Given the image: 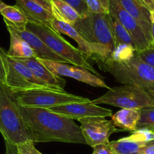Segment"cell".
Segmentation results:
<instances>
[{"mask_svg":"<svg viewBox=\"0 0 154 154\" xmlns=\"http://www.w3.org/2000/svg\"><path fill=\"white\" fill-rule=\"evenodd\" d=\"M122 7L141 25L149 42H152L151 14L141 0H118Z\"/></svg>","mask_w":154,"mask_h":154,"instance_id":"15","label":"cell"},{"mask_svg":"<svg viewBox=\"0 0 154 154\" xmlns=\"http://www.w3.org/2000/svg\"><path fill=\"white\" fill-rule=\"evenodd\" d=\"M96 105H108L128 109H141L154 105V96L148 92L132 86L110 88L103 96L92 101Z\"/></svg>","mask_w":154,"mask_h":154,"instance_id":"7","label":"cell"},{"mask_svg":"<svg viewBox=\"0 0 154 154\" xmlns=\"http://www.w3.org/2000/svg\"><path fill=\"white\" fill-rule=\"evenodd\" d=\"M51 28L55 29L59 33H63V34H65L70 37L71 38L74 39L78 43V49L84 55L87 56V58H90L92 56L96 55V54H97L96 46L93 44L87 42L78 32V30L71 24L54 19L52 23H51Z\"/></svg>","mask_w":154,"mask_h":154,"instance_id":"16","label":"cell"},{"mask_svg":"<svg viewBox=\"0 0 154 154\" xmlns=\"http://www.w3.org/2000/svg\"><path fill=\"white\" fill-rule=\"evenodd\" d=\"M51 14L54 19L73 26L81 18L75 9L63 0H51Z\"/></svg>","mask_w":154,"mask_h":154,"instance_id":"19","label":"cell"},{"mask_svg":"<svg viewBox=\"0 0 154 154\" xmlns=\"http://www.w3.org/2000/svg\"><path fill=\"white\" fill-rule=\"evenodd\" d=\"M140 118V109L122 108L111 116V120L115 126L123 131L135 132Z\"/></svg>","mask_w":154,"mask_h":154,"instance_id":"18","label":"cell"},{"mask_svg":"<svg viewBox=\"0 0 154 154\" xmlns=\"http://www.w3.org/2000/svg\"><path fill=\"white\" fill-rule=\"evenodd\" d=\"M0 57L2 60L5 72V87L11 93L51 88L38 79L30 69L20 60L8 55L2 47H0Z\"/></svg>","mask_w":154,"mask_h":154,"instance_id":"6","label":"cell"},{"mask_svg":"<svg viewBox=\"0 0 154 154\" xmlns=\"http://www.w3.org/2000/svg\"><path fill=\"white\" fill-rule=\"evenodd\" d=\"M108 11L110 16L118 21L129 33L133 41L135 52L142 51L149 46L150 42L146 37L142 27L122 7L118 0H110Z\"/></svg>","mask_w":154,"mask_h":154,"instance_id":"10","label":"cell"},{"mask_svg":"<svg viewBox=\"0 0 154 154\" xmlns=\"http://www.w3.org/2000/svg\"><path fill=\"white\" fill-rule=\"evenodd\" d=\"M17 151L20 154H42L35 147L32 141H28L17 146Z\"/></svg>","mask_w":154,"mask_h":154,"instance_id":"30","label":"cell"},{"mask_svg":"<svg viewBox=\"0 0 154 154\" xmlns=\"http://www.w3.org/2000/svg\"><path fill=\"white\" fill-rule=\"evenodd\" d=\"M6 5H6L5 3L3 2L2 1V0H0V12H1V11L2 10V9L4 8L5 7Z\"/></svg>","mask_w":154,"mask_h":154,"instance_id":"38","label":"cell"},{"mask_svg":"<svg viewBox=\"0 0 154 154\" xmlns=\"http://www.w3.org/2000/svg\"><path fill=\"white\" fill-rule=\"evenodd\" d=\"M90 58L101 70L112 75L120 84L138 87L154 96V69L141 61L136 53L132 58L122 62L114 61L111 58Z\"/></svg>","mask_w":154,"mask_h":154,"instance_id":"2","label":"cell"},{"mask_svg":"<svg viewBox=\"0 0 154 154\" xmlns=\"http://www.w3.org/2000/svg\"><path fill=\"white\" fill-rule=\"evenodd\" d=\"M93 154H117L107 144L94 146Z\"/></svg>","mask_w":154,"mask_h":154,"instance_id":"31","label":"cell"},{"mask_svg":"<svg viewBox=\"0 0 154 154\" xmlns=\"http://www.w3.org/2000/svg\"><path fill=\"white\" fill-rule=\"evenodd\" d=\"M0 133L5 142L7 154L13 152L17 153V146L32 141L19 105L12 98L11 92L2 86H0Z\"/></svg>","mask_w":154,"mask_h":154,"instance_id":"3","label":"cell"},{"mask_svg":"<svg viewBox=\"0 0 154 154\" xmlns=\"http://www.w3.org/2000/svg\"><path fill=\"white\" fill-rule=\"evenodd\" d=\"M33 2H35L38 4L41 5L42 7L45 8L46 10L51 13V0H32Z\"/></svg>","mask_w":154,"mask_h":154,"instance_id":"33","label":"cell"},{"mask_svg":"<svg viewBox=\"0 0 154 154\" xmlns=\"http://www.w3.org/2000/svg\"><path fill=\"white\" fill-rule=\"evenodd\" d=\"M141 154H154V143L146 146Z\"/></svg>","mask_w":154,"mask_h":154,"instance_id":"34","label":"cell"},{"mask_svg":"<svg viewBox=\"0 0 154 154\" xmlns=\"http://www.w3.org/2000/svg\"><path fill=\"white\" fill-rule=\"evenodd\" d=\"M50 111L72 120L90 118V117H108L113 115L111 109L102 108L93 104L92 101L87 102L66 104L47 108Z\"/></svg>","mask_w":154,"mask_h":154,"instance_id":"12","label":"cell"},{"mask_svg":"<svg viewBox=\"0 0 154 154\" xmlns=\"http://www.w3.org/2000/svg\"><path fill=\"white\" fill-rule=\"evenodd\" d=\"M99 1L100 2V3L102 5V6H103V7L105 8L106 9V10L108 11V8H109V1H110V0H99ZM108 12H109V11H108Z\"/></svg>","mask_w":154,"mask_h":154,"instance_id":"36","label":"cell"},{"mask_svg":"<svg viewBox=\"0 0 154 154\" xmlns=\"http://www.w3.org/2000/svg\"><path fill=\"white\" fill-rule=\"evenodd\" d=\"M5 72L2 60L0 57V86L5 87Z\"/></svg>","mask_w":154,"mask_h":154,"instance_id":"32","label":"cell"},{"mask_svg":"<svg viewBox=\"0 0 154 154\" xmlns=\"http://www.w3.org/2000/svg\"><path fill=\"white\" fill-rule=\"evenodd\" d=\"M81 123L80 128L87 144L93 147L102 144H108L113 133L122 132L117 129L112 120L105 117H90L78 120Z\"/></svg>","mask_w":154,"mask_h":154,"instance_id":"9","label":"cell"},{"mask_svg":"<svg viewBox=\"0 0 154 154\" xmlns=\"http://www.w3.org/2000/svg\"><path fill=\"white\" fill-rule=\"evenodd\" d=\"M129 138L138 142L151 144L154 143V132L147 129H137Z\"/></svg>","mask_w":154,"mask_h":154,"instance_id":"26","label":"cell"},{"mask_svg":"<svg viewBox=\"0 0 154 154\" xmlns=\"http://www.w3.org/2000/svg\"><path fill=\"white\" fill-rule=\"evenodd\" d=\"M137 129H147L154 132V105L140 109Z\"/></svg>","mask_w":154,"mask_h":154,"instance_id":"23","label":"cell"},{"mask_svg":"<svg viewBox=\"0 0 154 154\" xmlns=\"http://www.w3.org/2000/svg\"><path fill=\"white\" fill-rule=\"evenodd\" d=\"M152 21L151 24V37H152V42L154 43V21Z\"/></svg>","mask_w":154,"mask_h":154,"instance_id":"37","label":"cell"},{"mask_svg":"<svg viewBox=\"0 0 154 154\" xmlns=\"http://www.w3.org/2000/svg\"><path fill=\"white\" fill-rule=\"evenodd\" d=\"M107 144L117 154H141L144 147L150 144L138 142L126 137L117 141H109Z\"/></svg>","mask_w":154,"mask_h":154,"instance_id":"21","label":"cell"},{"mask_svg":"<svg viewBox=\"0 0 154 154\" xmlns=\"http://www.w3.org/2000/svg\"><path fill=\"white\" fill-rule=\"evenodd\" d=\"M26 28L35 34L52 52L66 60L69 64L87 69L91 73L102 78L100 74L87 61V57L78 48L68 42L60 33L45 24L29 22Z\"/></svg>","mask_w":154,"mask_h":154,"instance_id":"4","label":"cell"},{"mask_svg":"<svg viewBox=\"0 0 154 154\" xmlns=\"http://www.w3.org/2000/svg\"><path fill=\"white\" fill-rule=\"evenodd\" d=\"M153 2H154V0H153Z\"/></svg>","mask_w":154,"mask_h":154,"instance_id":"41","label":"cell"},{"mask_svg":"<svg viewBox=\"0 0 154 154\" xmlns=\"http://www.w3.org/2000/svg\"><path fill=\"white\" fill-rule=\"evenodd\" d=\"M19 108L34 143L57 141L87 144L81 128L72 119L47 108L20 106Z\"/></svg>","mask_w":154,"mask_h":154,"instance_id":"1","label":"cell"},{"mask_svg":"<svg viewBox=\"0 0 154 154\" xmlns=\"http://www.w3.org/2000/svg\"><path fill=\"white\" fill-rule=\"evenodd\" d=\"M135 54L134 47L125 44H117L115 45L111 59L116 62L126 61L132 58Z\"/></svg>","mask_w":154,"mask_h":154,"instance_id":"25","label":"cell"},{"mask_svg":"<svg viewBox=\"0 0 154 154\" xmlns=\"http://www.w3.org/2000/svg\"><path fill=\"white\" fill-rule=\"evenodd\" d=\"M141 2L149 9L150 12L154 11V2L153 0H141Z\"/></svg>","mask_w":154,"mask_h":154,"instance_id":"35","label":"cell"},{"mask_svg":"<svg viewBox=\"0 0 154 154\" xmlns=\"http://www.w3.org/2000/svg\"><path fill=\"white\" fill-rule=\"evenodd\" d=\"M111 27H112L113 33H114V40H115V45L117 44H125V45H131L135 48L133 41L127 30L118 21L113 18L111 20Z\"/></svg>","mask_w":154,"mask_h":154,"instance_id":"24","label":"cell"},{"mask_svg":"<svg viewBox=\"0 0 154 154\" xmlns=\"http://www.w3.org/2000/svg\"><path fill=\"white\" fill-rule=\"evenodd\" d=\"M14 100L19 106L25 108H49L57 105L91 101L88 98L76 96L65 90L43 88L11 93Z\"/></svg>","mask_w":154,"mask_h":154,"instance_id":"5","label":"cell"},{"mask_svg":"<svg viewBox=\"0 0 154 154\" xmlns=\"http://www.w3.org/2000/svg\"><path fill=\"white\" fill-rule=\"evenodd\" d=\"M86 5L89 13L91 14H102L109 12L102 6L99 0H85Z\"/></svg>","mask_w":154,"mask_h":154,"instance_id":"29","label":"cell"},{"mask_svg":"<svg viewBox=\"0 0 154 154\" xmlns=\"http://www.w3.org/2000/svg\"><path fill=\"white\" fill-rule=\"evenodd\" d=\"M17 59L23 63L27 68H29L33 75L47 86L51 88L65 90L64 88L66 84V80L52 73L48 68L45 67L42 63L39 62L37 57Z\"/></svg>","mask_w":154,"mask_h":154,"instance_id":"14","label":"cell"},{"mask_svg":"<svg viewBox=\"0 0 154 154\" xmlns=\"http://www.w3.org/2000/svg\"><path fill=\"white\" fill-rule=\"evenodd\" d=\"M135 53L141 61L154 69V43L151 42L147 48Z\"/></svg>","mask_w":154,"mask_h":154,"instance_id":"27","label":"cell"},{"mask_svg":"<svg viewBox=\"0 0 154 154\" xmlns=\"http://www.w3.org/2000/svg\"><path fill=\"white\" fill-rule=\"evenodd\" d=\"M4 22L7 27L8 31H11L17 35L20 38L25 41L35 52V57L38 59L52 61L61 62V63H69L66 60L57 55L51 51L45 44L35 34L29 30L26 26H17L11 23L4 19Z\"/></svg>","mask_w":154,"mask_h":154,"instance_id":"13","label":"cell"},{"mask_svg":"<svg viewBox=\"0 0 154 154\" xmlns=\"http://www.w3.org/2000/svg\"><path fill=\"white\" fill-rule=\"evenodd\" d=\"M18 6L26 15L29 22L35 23L45 24L51 27L54 19L52 14L42 7L41 5L32 0H15Z\"/></svg>","mask_w":154,"mask_h":154,"instance_id":"17","label":"cell"},{"mask_svg":"<svg viewBox=\"0 0 154 154\" xmlns=\"http://www.w3.org/2000/svg\"><path fill=\"white\" fill-rule=\"evenodd\" d=\"M87 18L90 42L96 46L97 51L96 55L91 57H95L104 60L111 58L115 48V40L111 27L112 17L108 13H89Z\"/></svg>","mask_w":154,"mask_h":154,"instance_id":"8","label":"cell"},{"mask_svg":"<svg viewBox=\"0 0 154 154\" xmlns=\"http://www.w3.org/2000/svg\"><path fill=\"white\" fill-rule=\"evenodd\" d=\"M17 154H20V153H17Z\"/></svg>","mask_w":154,"mask_h":154,"instance_id":"40","label":"cell"},{"mask_svg":"<svg viewBox=\"0 0 154 154\" xmlns=\"http://www.w3.org/2000/svg\"><path fill=\"white\" fill-rule=\"evenodd\" d=\"M5 20L17 26H26L29 19L23 11L17 5H6L0 12Z\"/></svg>","mask_w":154,"mask_h":154,"instance_id":"22","label":"cell"},{"mask_svg":"<svg viewBox=\"0 0 154 154\" xmlns=\"http://www.w3.org/2000/svg\"><path fill=\"white\" fill-rule=\"evenodd\" d=\"M38 60L45 67L48 68L52 73L58 76L72 78L78 81L93 86V87H102V88H105L108 90L111 88L107 85L106 83L102 80V78L91 73L85 69H82V68L80 69L77 66H69V63H61V62L42 60V59L38 58Z\"/></svg>","mask_w":154,"mask_h":154,"instance_id":"11","label":"cell"},{"mask_svg":"<svg viewBox=\"0 0 154 154\" xmlns=\"http://www.w3.org/2000/svg\"><path fill=\"white\" fill-rule=\"evenodd\" d=\"M63 1H64L65 2L72 6L74 9H75L80 14L81 17H85L89 14L87 5H86L85 0H63Z\"/></svg>","mask_w":154,"mask_h":154,"instance_id":"28","label":"cell"},{"mask_svg":"<svg viewBox=\"0 0 154 154\" xmlns=\"http://www.w3.org/2000/svg\"><path fill=\"white\" fill-rule=\"evenodd\" d=\"M150 14H151V20L154 21V11L150 12Z\"/></svg>","mask_w":154,"mask_h":154,"instance_id":"39","label":"cell"},{"mask_svg":"<svg viewBox=\"0 0 154 154\" xmlns=\"http://www.w3.org/2000/svg\"><path fill=\"white\" fill-rule=\"evenodd\" d=\"M8 32L10 35V47L7 51L8 55L14 58H29L35 57L33 50L25 41L13 32L8 31Z\"/></svg>","mask_w":154,"mask_h":154,"instance_id":"20","label":"cell"}]
</instances>
